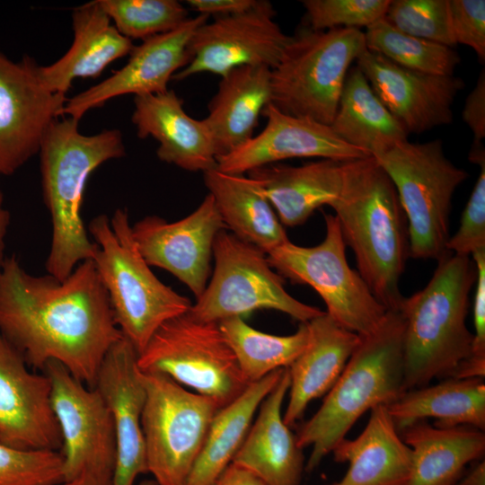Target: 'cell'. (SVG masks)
<instances>
[{"mask_svg":"<svg viewBox=\"0 0 485 485\" xmlns=\"http://www.w3.org/2000/svg\"><path fill=\"white\" fill-rule=\"evenodd\" d=\"M475 279L471 256L449 252L437 260L425 287L403 298L405 391L457 378L472 358L473 333L466 318Z\"/></svg>","mask_w":485,"mask_h":485,"instance_id":"4","label":"cell"},{"mask_svg":"<svg viewBox=\"0 0 485 485\" xmlns=\"http://www.w3.org/2000/svg\"><path fill=\"white\" fill-rule=\"evenodd\" d=\"M472 259L476 267L472 359L485 363V250L474 252Z\"/></svg>","mask_w":485,"mask_h":485,"instance_id":"42","label":"cell"},{"mask_svg":"<svg viewBox=\"0 0 485 485\" xmlns=\"http://www.w3.org/2000/svg\"><path fill=\"white\" fill-rule=\"evenodd\" d=\"M74 40L53 64L36 66L39 81L50 92L66 95L76 78H95L115 60L129 55L134 45L119 32L98 0L72 13Z\"/></svg>","mask_w":485,"mask_h":485,"instance_id":"25","label":"cell"},{"mask_svg":"<svg viewBox=\"0 0 485 485\" xmlns=\"http://www.w3.org/2000/svg\"><path fill=\"white\" fill-rule=\"evenodd\" d=\"M97 250L92 260L108 294L114 320L137 354L165 322L190 309V300L163 284L141 255L126 208L91 220Z\"/></svg>","mask_w":485,"mask_h":485,"instance_id":"6","label":"cell"},{"mask_svg":"<svg viewBox=\"0 0 485 485\" xmlns=\"http://www.w3.org/2000/svg\"><path fill=\"white\" fill-rule=\"evenodd\" d=\"M208 16L189 17L177 29L134 46L127 64L102 82L68 98L62 116L75 120L90 110L125 94L135 96L166 92L173 75L190 62V42L195 31Z\"/></svg>","mask_w":485,"mask_h":485,"instance_id":"17","label":"cell"},{"mask_svg":"<svg viewBox=\"0 0 485 485\" xmlns=\"http://www.w3.org/2000/svg\"><path fill=\"white\" fill-rule=\"evenodd\" d=\"M326 233L319 244L299 246L290 241L267 253L269 265L293 284L307 285L322 297L326 313L343 328L366 336L383 322L387 310L375 297L346 256L338 219L324 214Z\"/></svg>","mask_w":485,"mask_h":485,"instance_id":"10","label":"cell"},{"mask_svg":"<svg viewBox=\"0 0 485 485\" xmlns=\"http://www.w3.org/2000/svg\"><path fill=\"white\" fill-rule=\"evenodd\" d=\"M48 375L31 372L22 354L0 334V440L26 450H58L59 427Z\"/></svg>","mask_w":485,"mask_h":485,"instance_id":"19","label":"cell"},{"mask_svg":"<svg viewBox=\"0 0 485 485\" xmlns=\"http://www.w3.org/2000/svg\"><path fill=\"white\" fill-rule=\"evenodd\" d=\"M266 127L231 153L217 158L224 172L244 174L290 158L346 162L371 156L340 139L331 126L281 112L271 103L264 109Z\"/></svg>","mask_w":485,"mask_h":485,"instance_id":"21","label":"cell"},{"mask_svg":"<svg viewBox=\"0 0 485 485\" xmlns=\"http://www.w3.org/2000/svg\"><path fill=\"white\" fill-rule=\"evenodd\" d=\"M285 368L251 383L233 401L214 416L203 447L189 475L186 485H215L244 441L254 415Z\"/></svg>","mask_w":485,"mask_h":485,"instance_id":"33","label":"cell"},{"mask_svg":"<svg viewBox=\"0 0 485 485\" xmlns=\"http://www.w3.org/2000/svg\"><path fill=\"white\" fill-rule=\"evenodd\" d=\"M215 485H264L251 472L230 464Z\"/></svg>","mask_w":485,"mask_h":485,"instance_id":"46","label":"cell"},{"mask_svg":"<svg viewBox=\"0 0 485 485\" xmlns=\"http://www.w3.org/2000/svg\"><path fill=\"white\" fill-rule=\"evenodd\" d=\"M275 10L268 1L245 13L215 17L193 33L190 59L172 80L181 81L200 73L221 77L243 66L274 68L291 36L274 21Z\"/></svg>","mask_w":485,"mask_h":485,"instance_id":"13","label":"cell"},{"mask_svg":"<svg viewBox=\"0 0 485 485\" xmlns=\"http://www.w3.org/2000/svg\"><path fill=\"white\" fill-rule=\"evenodd\" d=\"M364 34L368 50L406 68L433 75H454L461 62L454 48L406 34L384 18L367 27Z\"/></svg>","mask_w":485,"mask_h":485,"instance_id":"35","label":"cell"},{"mask_svg":"<svg viewBox=\"0 0 485 485\" xmlns=\"http://www.w3.org/2000/svg\"><path fill=\"white\" fill-rule=\"evenodd\" d=\"M134 106L131 120L137 135L159 143L156 154L162 162L189 172L216 168V151L206 123L185 111L174 91L135 96Z\"/></svg>","mask_w":485,"mask_h":485,"instance_id":"22","label":"cell"},{"mask_svg":"<svg viewBox=\"0 0 485 485\" xmlns=\"http://www.w3.org/2000/svg\"><path fill=\"white\" fill-rule=\"evenodd\" d=\"M113 471L105 469H86L75 478L59 485H111Z\"/></svg>","mask_w":485,"mask_h":485,"instance_id":"45","label":"cell"},{"mask_svg":"<svg viewBox=\"0 0 485 485\" xmlns=\"http://www.w3.org/2000/svg\"><path fill=\"white\" fill-rule=\"evenodd\" d=\"M213 256L212 278L189 310L195 319L219 322L254 310L269 309L307 322L324 313L289 295L267 254L225 229L216 236Z\"/></svg>","mask_w":485,"mask_h":485,"instance_id":"12","label":"cell"},{"mask_svg":"<svg viewBox=\"0 0 485 485\" xmlns=\"http://www.w3.org/2000/svg\"><path fill=\"white\" fill-rule=\"evenodd\" d=\"M308 340L287 367L288 402L283 420L289 428L308 404L329 392L342 374L361 337L338 324L326 312L306 322Z\"/></svg>","mask_w":485,"mask_h":485,"instance_id":"24","label":"cell"},{"mask_svg":"<svg viewBox=\"0 0 485 485\" xmlns=\"http://www.w3.org/2000/svg\"><path fill=\"white\" fill-rule=\"evenodd\" d=\"M270 70L264 66H243L221 77L208 103V115L203 119L217 158L253 137L260 116L271 101Z\"/></svg>","mask_w":485,"mask_h":485,"instance_id":"27","label":"cell"},{"mask_svg":"<svg viewBox=\"0 0 485 485\" xmlns=\"http://www.w3.org/2000/svg\"><path fill=\"white\" fill-rule=\"evenodd\" d=\"M456 485H485V462H479Z\"/></svg>","mask_w":485,"mask_h":485,"instance_id":"48","label":"cell"},{"mask_svg":"<svg viewBox=\"0 0 485 485\" xmlns=\"http://www.w3.org/2000/svg\"><path fill=\"white\" fill-rule=\"evenodd\" d=\"M218 325L249 384L278 369L287 368L303 352L308 340L306 322H300L295 333L286 336L258 331L239 316L225 319Z\"/></svg>","mask_w":485,"mask_h":485,"instance_id":"34","label":"cell"},{"mask_svg":"<svg viewBox=\"0 0 485 485\" xmlns=\"http://www.w3.org/2000/svg\"><path fill=\"white\" fill-rule=\"evenodd\" d=\"M225 229L213 197L207 194L186 217L167 222L157 216H146L132 225V234L149 266L172 273L198 297L210 273L213 244Z\"/></svg>","mask_w":485,"mask_h":485,"instance_id":"16","label":"cell"},{"mask_svg":"<svg viewBox=\"0 0 485 485\" xmlns=\"http://www.w3.org/2000/svg\"><path fill=\"white\" fill-rule=\"evenodd\" d=\"M259 0H188L187 4L198 14L226 16L245 13L254 8Z\"/></svg>","mask_w":485,"mask_h":485,"instance_id":"44","label":"cell"},{"mask_svg":"<svg viewBox=\"0 0 485 485\" xmlns=\"http://www.w3.org/2000/svg\"><path fill=\"white\" fill-rule=\"evenodd\" d=\"M404 327L400 311L390 310L375 331L361 337L319 410L295 435L300 448L312 447L306 471L317 468L365 412L405 392Z\"/></svg>","mask_w":485,"mask_h":485,"instance_id":"5","label":"cell"},{"mask_svg":"<svg viewBox=\"0 0 485 485\" xmlns=\"http://www.w3.org/2000/svg\"><path fill=\"white\" fill-rule=\"evenodd\" d=\"M42 370L50 381L51 406L62 438L64 481L86 469L114 471L113 423L101 393L57 362H48Z\"/></svg>","mask_w":485,"mask_h":485,"instance_id":"14","label":"cell"},{"mask_svg":"<svg viewBox=\"0 0 485 485\" xmlns=\"http://www.w3.org/2000/svg\"><path fill=\"white\" fill-rule=\"evenodd\" d=\"M340 192L331 207L355 255L357 272L387 311H399V284L410 244L393 182L373 156L343 162Z\"/></svg>","mask_w":485,"mask_h":485,"instance_id":"2","label":"cell"},{"mask_svg":"<svg viewBox=\"0 0 485 485\" xmlns=\"http://www.w3.org/2000/svg\"><path fill=\"white\" fill-rule=\"evenodd\" d=\"M400 434L411 450L406 485H456L465 467L485 452L484 431L470 426L442 428L421 420Z\"/></svg>","mask_w":485,"mask_h":485,"instance_id":"29","label":"cell"},{"mask_svg":"<svg viewBox=\"0 0 485 485\" xmlns=\"http://www.w3.org/2000/svg\"><path fill=\"white\" fill-rule=\"evenodd\" d=\"M137 352L124 337L105 356L94 388L111 414L115 437V465L111 485H134L138 475L147 473L141 415L145 401Z\"/></svg>","mask_w":485,"mask_h":485,"instance_id":"20","label":"cell"},{"mask_svg":"<svg viewBox=\"0 0 485 485\" xmlns=\"http://www.w3.org/2000/svg\"><path fill=\"white\" fill-rule=\"evenodd\" d=\"M120 34L141 40L172 31L188 18L187 9L175 0H98Z\"/></svg>","mask_w":485,"mask_h":485,"instance_id":"36","label":"cell"},{"mask_svg":"<svg viewBox=\"0 0 485 485\" xmlns=\"http://www.w3.org/2000/svg\"><path fill=\"white\" fill-rule=\"evenodd\" d=\"M366 49L359 29L301 30L270 70V103L286 114L331 126L349 67Z\"/></svg>","mask_w":485,"mask_h":485,"instance_id":"7","label":"cell"},{"mask_svg":"<svg viewBox=\"0 0 485 485\" xmlns=\"http://www.w3.org/2000/svg\"><path fill=\"white\" fill-rule=\"evenodd\" d=\"M64 482L58 450H26L0 440V485H59Z\"/></svg>","mask_w":485,"mask_h":485,"instance_id":"38","label":"cell"},{"mask_svg":"<svg viewBox=\"0 0 485 485\" xmlns=\"http://www.w3.org/2000/svg\"><path fill=\"white\" fill-rule=\"evenodd\" d=\"M137 363L141 372L166 375L220 408L250 384L218 322L197 320L189 312L162 324L137 354Z\"/></svg>","mask_w":485,"mask_h":485,"instance_id":"9","label":"cell"},{"mask_svg":"<svg viewBox=\"0 0 485 485\" xmlns=\"http://www.w3.org/2000/svg\"><path fill=\"white\" fill-rule=\"evenodd\" d=\"M450 28L455 44L470 47L485 61V1L448 0Z\"/></svg>","mask_w":485,"mask_h":485,"instance_id":"41","label":"cell"},{"mask_svg":"<svg viewBox=\"0 0 485 485\" xmlns=\"http://www.w3.org/2000/svg\"><path fill=\"white\" fill-rule=\"evenodd\" d=\"M343 162L320 159L300 166L273 163L248 172L257 180L282 225L304 224L323 205L338 198Z\"/></svg>","mask_w":485,"mask_h":485,"instance_id":"28","label":"cell"},{"mask_svg":"<svg viewBox=\"0 0 485 485\" xmlns=\"http://www.w3.org/2000/svg\"><path fill=\"white\" fill-rule=\"evenodd\" d=\"M399 31L454 48L448 0H392L384 17Z\"/></svg>","mask_w":485,"mask_h":485,"instance_id":"37","label":"cell"},{"mask_svg":"<svg viewBox=\"0 0 485 485\" xmlns=\"http://www.w3.org/2000/svg\"><path fill=\"white\" fill-rule=\"evenodd\" d=\"M139 485H158V483L153 480H144L139 483Z\"/></svg>","mask_w":485,"mask_h":485,"instance_id":"49","label":"cell"},{"mask_svg":"<svg viewBox=\"0 0 485 485\" xmlns=\"http://www.w3.org/2000/svg\"><path fill=\"white\" fill-rule=\"evenodd\" d=\"M10 225V212L4 206V195L0 190V268L4 264L6 257L5 236Z\"/></svg>","mask_w":485,"mask_h":485,"instance_id":"47","label":"cell"},{"mask_svg":"<svg viewBox=\"0 0 485 485\" xmlns=\"http://www.w3.org/2000/svg\"><path fill=\"white\" fill-rule=\"evenodd\" d=\"M141 374L146 392L141 424L147 473L158 485H186L210 423L221 408L213 399L166 375Z\"/></svg>","mask_w":485,"mask_h":485,"instance_id":"11","label":"cell"},{"mask_svg":"<svg viewBox=\"0 0 485 485\" xmlns=\"http://www.w3.org/2000/svg\"><path fill=\"white\" fill-rule=\"evenodd\" d=\"M221 218L233 234L266 254L289 241L260 182L217 168L203 172Z\"/></svg>","mask_w":485,"mask_h":485,"instance_id":"30","label":"cell"},{"mask_svg":"<svg viewBox=\"0 0 485 485\" xmlns=\"http://www.w3.org/2000/svg\"><path fill=\"white\" fill-rule=\"evenodd\" d=\"M0 334L28 365L57 362L89 387L123 338L92 260L58 280L28 273L14 255L0 268Z\"/></svg>","mask_w":485,"mask_h":485,"instance_id":"1","label":"cell"},{"mask_svg":"<svg viewBox=\"0 0 485 485\" xmlns=\"http://www.w3.org/2000/svg\"><path fill=\"white\" fill-rule=\"evenodd\" d=\"M331 128L347 144L378 157L408 140V132L356 66L348 73Z\"/></svg>","mask_w":485,"mask_h":485,"instance_id":"32","label":"cell"},{"mask_svg":"<svg viewBox=\"0 0 485 485\" xmlns=\"http://www.w3.org/2000/svg\"><path fill=\"white\" fill-rule=\"evenodd\" d=\"M480 173L463 211L460 225L447 242L449 252L472 256L485 250V159L476 163Z\"/></svg>","mask_w":485,"mask_h":485,"instance_id":"40","label":"cell"},{"mask_svg":"<svg viewBox=\"0 0 485 485\" xmlns=\"http://www.w3.org/2000/svg\"><path fill=\"white\" fill-rule=\"evenodd\" d=\"M302 4L313 31L360 30L384 18L390 0H304Z\"/></svg>","mask_w":485,"mask_h":485,"instance_id":"39","label":"cell"},{"mask_svg":"<svg viewBox=\"0 0 485 485\" xmlns=\"http://www.w3.org/2000/svg\"><path fill=\"white\" fill-rule=\"evenodd\" d=\"M463 119L473 135V143H482L485 137V73H481L474 88L467 95Z\"/></svg>","mask_w":485,"mask_h":485,"instance_id":"43","label":"cell"},{"mask_svg":"<svg viewBox=\"0 0 485 485\" xmlns=\"http://www.w3.org/2000/svg\"><path fill=\"white\" fill-rule=\"evenodd\" d=\"M386 408L399 433L428 419H433L437 428L470 426L484 431V378H445L407 390Z\"/></svg>","mask_w":485,"mask_h":485,"instance_id":"31","label":"cell"},{"mask_svg":"<svg viewBox=\"0 0 485 485\" xmlns=\"http://www.w3.org/2000/svg\"><path fill=\"white\" fill-rule=\"evenodd\" d=\"M355 439L343 438L332 450L334 460L348 469L335 485H406L411 450L402 440L386 406L372 409Z\"/></svg>","mask_w":485,"mask_h":485,"instance_id":"26","label":"cell"},{"mask_svg":"<svg viewBox=\"0 0 485 485\" xmlns=\"http://www.w3.org/2000/svg\"><path fill=\"white\" fill-rule=\"evenodd\" d=\"M37 65L27 55L14 62L0 51V175H12L39 154L67 101L39 81Z\"/></svg>","mask_w":485,"mask_h":485,"instance_id":"15","label":"cell"},{"mask_svg":"<svg viewBox=\"0 0 485 485\" xmlns=\"http://www.w3.org/2000/svg\"><path fill=\"white\" fill-rule=\"evenodd\" d=\"M374 158L395 186L407 219L410 257L438 260L449 253L453 196L468 172L447 158L441 139L407 140Z\"/></svg>","mask_w":485,"mask_h":485,"instance_id":"8","label":"cell"},{"mask_svg":"<svg viewBox=\"0 0 485 485\" xmlns=\"http://www.w3.org/2000/svg\"><path fill=\"white\" fill-rule=\"evenodd\" d=\"M290 385L287 368L258 409L256 419L232 463L264 485H300L304 471L303 449L283 420L282 405Z\"/></svg>","mask_w":485,"mask_h":485,"instance_id":"23","label":"cell"},{"mask_svg":"<svg viewBox=\"0 0 485 485\" xmlns=\"http://www.w3.org/2000/svg\"><path fill=\"white\" fill-rule=\"evenodd\" d=\"M356 61L408 134H421L453 121L452 106L464 85L461 78L406 68L367 48Z\"/></svg>","mask_w":485,"mask_h":485,"instance_id":"18","label":"cell"},{"mask_svg":"<svg viewBox=\"0 0 485 485\" xmlns=\"http://www.w3.org/2000/svg\"><path fill=\"white\" fill-rule=\"evenodd\" d=\"M71 118L56 119L39 151L42 193L51 218L48 274L66 278L75 267L93 260L97 247L81 215L86 182L103 163L126 154L122 134L106 129L86 136Z\"/></svg>","mask_w":485,"mask_h":485,"instance_id":"3","label":"cell"}]
</instances>
